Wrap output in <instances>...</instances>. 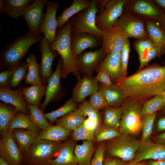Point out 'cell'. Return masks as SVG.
Here are the masks:
<instances>
[{"instance_id": "obj_1", "label": "cell", "mask_w": 165, "mask_h": 165, "mask_svg": "<svg viewBox=\"0 0 165 165\" xmlns=\"http://www.w3.org/2000/svg\"><path fill=\"white\" fill-rule=\"evenodd\" d=\"M138 71L116 83L127 97L141 102L165 90V66L153 64Z\"/></svg>"}, {"instance_id": "obj_2", "label": "cell", "mask_w": 165, "mask_h": 165, "mask_svg": "<svg viewBox=\"0 0 165 165\" xmlns=\"http://www.w3.org/2000/svg\"><path fill=\"white\" fill-rule=\"evenodd\" d=\"M72 28L71 19L56 32L55 41L50 44L51 50L57 51L62 59L61 77L63 78L67 77L71 73L77 75L79 71L76 64V58L73 57L71 49Z\"/></svg>"}, {"instance_id": "obj_3", "label": "cell", "mask_w": 165, "mask_h": 165, "mask_svg": "<svg viewBox=\"0 0 165 165\" xmlns=\"http://www.w3.org/2000/svg\"><path fill=\"white\" fill-rule=\"evenodd\" d=\"M44 37L35 35L30 31L19 36L7 46L2 53L1 57L4 64L10 68L20 64L30 47L34 44L40 42Z\"/></svg>"}, {"instance_id": "obj_4", "label": "cell", "mask_w": 165, "mask_h": 165, "mask_svg": "<svg viewBox=\"0 0 165 165\" xmlns=\"http://www.w3.org/2000/svg\"><path fill=\"white\" fill-rule=\"evenodd\" d=\"M141 102L127 97L121 105L122 115L119 125L121 134L136 135L141 130Z\"/></svg>"}, {"instance_id": "obj_5", "label": "cell", "mask_w": 165, "mask_h": 165, "mask_svg": "<svg viewBox=\"0 0 165 165\" xmlns=\"http://www.w3.org/2000/svg\"><path fill=\"white\" fill-rule=\"evenodd\" d=\"M62 145L59 142L37 138L24 153L23 161L27 165H41L54 159Z\"/></svg>"}, {"instance_id": "obj_6", "label": "cell", "mask_w": 165, "mask_h": 165, "mask_svg": "<svg viewBox=\"0 0 165 165\" xmlns=\"http://www.w3.org/2000/svg\"><path fill=\"white\" fill-rule=\"evenodd\" d=\"M98 11L96 0H92L90 7L77 13L71 19L72 34L90 33L102 40V31L98 29L96 24V14Z\"/></svg>"}, {"instance_id": "obj_7", "label": "cell", "mask_w": 165, "mask_h": 165, "mask_svg": "<svg viewBox=\"0 0 165 165\" xmlns=\"http://www.w3.org/2000/svg\"><path fill=\"white\" fill-rule=\"evenodd\" d=\"M140 143L133 135L121 134L111 140L105 149L111 156L130 161L133 160Z\"/></svg>"}, {"instance_id": "obj_8", "label": "cell", "mask_w": 165, "mask_h": 165, "mask_svg": "<svg viewBox=\"0 0 165 165\" xmlns=\"http://www.w3.org/2000/svg\"><path fill=\"white\" fill-rule=\"evenodd\" d=\"M123 11L161 23L165 14L152 0H126Z\"/></svg>"}, {"instance_id": "obj_9", "label": "cell", "mask_w": 165, "mask_h": 165, "mask_svg": "<svg viewBox=\"0 0 165 165\" xmlns=\"http://www.w3.org/2000/svg\"><path fill=\"white\" fill-rule=\"evenodd\" d=\"M145 22L146 19L123 11L114 24L119 27L128 38L142 39L148 38L145 29Z\"/></svg>"}, {"instance_id": "obj_10", "label": "cell", "mask_w": 165, "mask_h": 165, "mask_svg": "<svg viewBox=\"0 0 165 165\" xmlns=\"http://www.w3.org/2000/svg\"><path fill=\"white\" fill-rule=\"evenodd\" d=\"M0 158L9 165H22L23 156L11 133L0 132Z\"/></svg>"}, {"instance_id": "obj_11", "label": "cell", "mask_w": 165, "mask_h": 165, "mask_svg": "<svg viewBox=\"0 0 165 165\" xmlns=\"http://www.w3.org/2000/svg\"><path fill=\"white\" fill-rule=\"evenodd\" d=\"M126 0H109L101 12L96 15V25L99 30L105 29L113 25L123 12Z\"/></svg>"}, {"instance_id": "obj_12", "label": "cell", "mask_w": 165, "mask_h": 165, "mask_svg": "<svg viewBox=\"0 0 165 165\" xmlns=\"http://www.w3.org/2000/svg\"><path fill=\"white\" fill-rule=\"evenodd\" d=\"M46 0H34L25 9L22 16L26 22L29 31L36 35L40 34V26L44 16L43 10Z\"/></svg>"}, {"instance_id": "obj_13", "label": "cell", "mask_w": 165, "mask_h": 165, "mask_svg": "<svg viewBox=\"0 0 165 165\" xmlns=\"http://www.w3.org/2000/svg\"><path fill=\"white\" fill-rule=\"evenodd\" d=\"M102 32V42L106 54L121 53L126 41L128 38L119 27L114 24Z\"/></svg>"}, {"instance_id": "obj_14", "label": "cell", "mask_w": 165, "mask_h": 165, "mask_svg": "<svg viewBox=\"0 0 165 165\" xmlns=\"http://www.w3.org/2000/svg\"><path fill=\"white\" fill-rule=\"evenodd\" d=\"M106 54L103 44L100 48L94 51L87 52L80 54L76 60L79 71L86 75L90 76L97 65L105 58Z\"/></svg>"}, {"instance_id": "obj_15", "label": "cell", "mask_w": 165, "mask_h": 165, "mask_svg": "<svg viewBox=\"0 0 165 165\" xmlns=\"http://www.w3.org/2000/svg\"><path fill=\"white\" fill-rule=\"evenodd\" d=\"M60 5L57 3L47 1L46 10L40 26V34L43 33L44 37L50 44L56 39L58 23L56 17L57 10Z\"/></svg>"}, {"instance_id": "obj_16", "label": "cell", "mask_w": 165, "mask_h": 165, "mask_svg": "<svg viewBox=\"0 0 165 165\" xmlns=\"http://www.w3.org/2000/svg\"><path fill=\"white\" fill-rule=\"evenodd\" d=\"M149 159L155 160H165V145L149 140L140 142L133 162H139Z\"/></svg>"}, {"instance_id": "obj_17", "label": "cell", "mask_w": 165, "mask_h": 165, "mask_svg": "<svg viewBox=\"0 0 165 165\" xmlns=\"http://www.w3.org/2000/svg\"><path fill=\"white\" fill-rule=\"evenodd\" d=\"M38 47L42 55L39 75L42 83L45 84L53 74L52 66L57 52L51 50L50 43L44 37L40 42Z\"/></svg>"}, {"instance_id": "obj_18", "label": "cell", "mask_w": 165, "mask_h": 165, "mask_svg": "<svg viewBox=\"0 0 165 165\" xmlns=\"http://www.w3.org/2000/svg\"><path fill=\"white\" fill-rule=\"evenodd\" d=\"M71 47L73 57H77L86 49L88 48H100L102 40L94 35L88 33L72 34Z\"/></svg>"}, {"instance_id": "obj_19", "label": "cell", "mask_w": 165, "mask_h": 165, "mask_svg": "<svg viewBox=\"0 0 165 165\" xmlns=\"http://www.w3.org/2000/svg\"><path fill=\"white\" fill-rule=\"evenodd\" d=\"M121 55V53L115 54H107L95 71L97 72L105 71L110 76L111 81L116 83L123 77Z\"/></svg>"}, {"instance_id": "obj_20", "label": "cell", "mask_w": 165, "mask_h": 165, "mask_svg": "<svg viewBox=\"0 0 165 165\" xmlns=\"http://www.w3.org/2000/svg\"><path fill=\"white\" fill-rule=\"evenodd\" d=\"M78 77V82L73 89L72 97L76 103H81L87 97L99 90L100 88L95 78L86 75Z\"/></svg>"}, {"instance_id": "obj_21", "label": "cell", "mask_w": 165, "mask_h": 165, "mask_svg": "<svg viewBox=\"0 0 165 165\" xmlns=\"http://www.w3.org/2000/svg\"><path fill=\"white\" fill-rule=\"evenodd\" d=\"M0 99L5 103L14 106L18 112L27 114L29 112L21 90H12L9 87H0Z\"/></svg>"}, {"instance_id": "obj_22", "label": "cell", "mask_w": 165, "mask_h": 165, "mask_svg": "<svg viewBox=\"0 0 165 165\" xmlns=\"http://www.w3.org/2000/svg\"><path fill=\"white\" fill-rule=\"evenodd\" d=\"M62 61L61 58L58 61L55 71L49 79L46 91V97L41 105V110L43 112L48 104L52 101L57 94L60 88Z\"/></svg>"}, {"instance_id": "obj_23", "label": "cell", "mask_w": 165, "mask_h": 165, "mask_svg": "<svg viewBox=\"0 0 165 165\" xmlns=\"http://www.w3.org/2000/svg\"><path fill=\"white\" fill-rule=\"evenodd\" d=\"M99 90L108 106L119 107L127 97L124 91L116 84L109 86L102 84Z\"/></svg>"}, {"instance_id": "obj_24", "label": "cell", "mask_w": 165, "mask_h": 165, "mask_svg": "<svg viewBox=\"0 0 165 165\" xmlns=\"http://www.w3.org/2000/svg\"><path fill=\"white\" fill-rule=\"evenodd\" d=\"M151 19H146L145 29L148 37L159 50L162 55L165 53V30L161 24Z\"/></svg>"}, {"instance_id": "obj_25", "label": "cell", "mask_w": 165, "mask_h": 165, "mask_svg": "<svg viewBox=\"0 0 165 165\" xmlns=\"http://www.w3.org/2000/svg\"><path fill=\"white\" fill-rule=\"evenodd\" d=\"M75 147L71 142L62 144L56 158L41 165H79L74 152Z\"/></svg>"}, {"instance_id": "obj_26", "label": "cell", "mask_w": 165, "mask_h": 165, "mask_svg": "<svg viewBox=\"0 0 165 165\" xmlns=\"http://www.w3.org/2000/svg\"><path fill=\"white\" fill-rule=\"evenodd\" d=\"M40 132L36 130L16 128L11 133L21 152L24 153L37 138Z\"/></svg>"}, {"instance_id": "obj_27", "label": "cell", "mask_w": 165, "mask_h": 165, "mask_svg": "<svg viewBox=\"0 0 165 165\" xmlns=\"http://www.w3.org/2000/svg\"><path fill=\"white\" fill-rule=\"evenodd\" d=\"M92 1L89 0H74L71 5L64 9L62 13L57 18V28H62L71 17L82 10L89 7Z\"/></svg>"}, {"instance_id": "obj_28", "label": "cell", "mask_w": 165, "mask_h": 165, "mask_svg": "<svg viewBox=\"0 0 165 165\" xmlns=\"http://www.w3.org/2000/svg\"><path fill=\"white\" fill-rule=\"evenodd\" d=\"M71 131L70 130L57 125H50L39 132L37 139L59 142L66 139Z\"/></svg>"}, {"instance_id": "obj_29", "label": "cell", "mask_w": 165, "mask_h": 165, "mask_svg": "<svg viewBox=\"0 0 165 165\" xmlns=\"http://www.w3.org/2000/svg\"><path fill=\"white\" fill-rule=\"evenodd\" d=\"M86 116L79 108H77L57 119L56 125L74 131L83 123Z\"/></svg>"}, {"instance_id": "obj_30", "label": "cell", "mask_w": 165, "mask_h": 165, "mask_svg": "<svg viewBox=\"0 0 165 165\" xmlns=\"http://www.w3.org/2000/svg\"><path fill=\"white\" fill-rule=\"evenodd\" d=\"M46 87V85L42 83L23 87L21 91L28 104L38 106L42 98L45 95Z\"/></svg>"}, {"instance_id": "obj_31", "label": "cell", "mask_w": 165, "mask_h": 165, "mask_svg": "<svg viewBox=\"0 0 165 165\" xmlns=\"http://www.w3.org/2000/svg\"><path fill=\"white\" fill-rule=\"evenodd\" d=\"M93 150L92 141L83 140L82 144L75 145L74 152L79 165H91Z\"/></svg>"}, {"instance_id": "obj_32", "label": "cell", "mask_w": 165, "mask_h": 165, "mask_svg": "<svg viewBox=\"0 0 165 165\" xmlns=\"http://www.w3.org/2000/svg\"><path fill=\"white\" fill-rule=\"evenodd\" d=\"M32 0H7L4 13L16 19L22 16L25 9L34 2Z\"/></svg>"}, {"instance_id": "obj_33", "label": "cell", "mask_w": 165, "mask_h": 165, "mask_svg": "<svg viewBox=\"0 0 165 165\" xmlns=\"http://www.w3.org/2000/svg\"><path fill=\"white\" fill-rule=\"evenodd\" d=\"M24 129L28 130H41L36 127L31 120L29 116L22 112H18L12 119L9 125L7 131L11 133L14 129Z\"/></svg>"}, {"instance_id": "obj_34", "label": "cell", "mask_w": 165, "mask_h": 165, "mask_svg": "<svg viewBox=\"0 0 165 165\" xmlns=\"http://www.w3.org/2000/svg\"><path fill=\"white\" fill-rule=\"evenodd\" d=\"M28 66V72L24 83L34 85L42 83L39 75V64L33 53H30L27 59Z\"/></svg>"}, {"instance_id": "obj_35", "label": "cell", "mask_w": 165, "mask_h": 165, "mask_svg": "<svg viewBox=\"0 0 165 165\" xmlns=\"http://www.w3.org/2000/svg\"><path fill=\"white\" fill-rule=\"evenodd\" d=\"M133 46L139 56L140 66L138 71L144 67V63L149 51L156 47L149 38L145 39H136L134 42Z\"/></svg>"}, {"instance_id": "obj_36", "label": "cell", "mask_w": 165, "mask_h": 165, "mask_svg": "<svg viewBox=\"0 0 165 165\" xmlns=\"http://www.w3.org/2000/svg\"><path fill=\"white\" fill-rule=\"evenodd\" d=\"M163 96L161 94L156 95L150 100L145 101L142 104L141 112V118L146 115L152 114L164 107Z\"/></svg>"}, {"instance_id": "obj_37", "label": "cell", "mask_w": 165, "mask_h": 165, "mask_svg": "<svg viewBox=\"0 0 165 165\" xmlns=\"http://www.w3.org/2000/svg\"><path fill=\"white\" fill-rule=\"evenodd\" d=\"M28 108L30 112L29 116L31 120L41 131L50 126L43 112L38 106L28 104Z\"/></svg>"}, {"instance_id": "obj_38", "label": "cell", "mask_w": 165, "mask_h": 165, "mask_svg": "<svg viewBox=\"0 0 165 165\" xmlns=\"http://www.w3.org/2000/svg\"><path fill=\"white\" fill-rule=\"evenodd\" d=\"M76 109V103L74 102L72 97L59 108L55 111L45 113L44 115L50 123H52L56 121L58 118L61 117Z\"/></svg>"}, {"instance_id": "obj_39", "label": "cell", "mask_w": 165, "mask_h": 165, "mask_svg": "<svg viewBox=\"0 0 165 165\" xmlns=\"http://www.w3.org/2000/svg\"><path fill=\"white\" fill-rule=\"evenodd\" d=\"M121 115V107H107L105 110L104 119V125L116 128L119 126Z\"/></svg>"}, {"instance_id": "obj_40", "label": "cell", "mask_w": 165, "mask_h": 165, "mask_svg": "<svg viewBox=\"0 0 165 165\" xmlns=\"http://www.w3.org/2000/svg\"><path fill=\"white\" fill-rule=\"evenodd\" d=\"M14 107L0 103V131L7 130L10 121L18 112Z\"/></svg>"}, {"instance_id": "obj_41", "label": "cell", "mask_w": 165, "mask_h": 165, "mask_svg": "<svg viewBox=\"0 0 165 165\" xmlns=\"http://www.w3.org/2000/svg\"><path fill=\"white\" fill-rule=\"evenodd\" d=\"M28 70V64L25 62L13 67L9 79V87L14 88L18 86L26 77Z\"/></svg>"}, {"instance_id": "obj_42", "label": "cell", "mask_w": 165, "mask_h": 165, "mask_svg": "<svg viewBox=\"0 0 165 165\" xmlns=\"http://www.w3.org/2000/svg\"><path fill=\"white\" fill-rule=\"evenodd\" d=\"M95 131V138L98 142L111 140L121 135L116 128L105 125L101 126Z\"/></svg>"}, {"instance_id": "obj_43", "label": "cell", "mask_w": 165, "mask_h": 165, "mask_svg": "<svg viewBox=\"0 0 165 165\" xmlns=\"http://www.w3.org/2000/svg\"><path fill=\"white\" fill-rule=\"evenodd\" d=\"M156 115V112H155L144 116L141 118L142 133L140 142H143L148 140L152 133Z\"/></svg>"}, {"instance_id": "obj_44", "label": "cell", "mask_w": 165, "mask_h": 165, "mask_svg": "<svg viewBox=\"0 0 165 165\" xmlns=\"http://www.w3.org/2000/svg\"><path fill=\"white\" fill-rule=\"evenodd\" d=\"M72 133L73 138L76 141H92L95 138L94 132L86 129L82 124L74 131Z\"/></svg>"}, {"instance_id": "obj_45", "label": "cell", "mask_w": 165, "mask_h": 165, "mask_svg": "<svg viewBox=\"0 0 165 165\" xmlns=\"http://www.w3.org/2000/svg\"><path fill=\"white\" fill-rule=\"evenodd\" d=\"M79 108L91 120L100 122L101 118L99 113L91 106L88 101L86 100L83 101L79 105Z\"/></svg>"}, {"instance_id": "obj_46", "label": "cell", "mask_w": 165, "mask_h": 165, "mask_svg": "<svg viewBox=\"0 0 165 165\" xmlns=\"http://www.w3.org/2000/svg\"><path fill=\"white\" fill-rule=\"evenodd\" d=\"M88 102L91 106L97 111L105 109L108 107L99 90L91 95Z\"/></svg>"}, {"instance_id": "obj_47", "label": "cell", "mask_w": 165, "mask_h": 165, "mask_svg": "<svg viewBox=\"0 0 165 165\" xmlns=\"http://www.w3.org/2000/svg\"><path fill=\"white\" fill-rule=\"evenodd\" d=\"M130 42L127 39L126 41L121 52V61L123 77H127L129 53L130 51Z\"/></svg>"}, {"instance_id": "obj_48", "label": "cell", "mask_w": 165, "mask_h": 165, "mask_svg": "<svg viewBox=\"0 0 165 165\" xmlns=\"http://www.w3.org/2000/svg\"><path fill=\"white\" fill-rule=\"evenodd\" d=\"M105 150L104 144L100 145L92 158L91 165H103L104 154Z\"/></svg>"}, {"instance_id": "obj_49", "label": "cell", "mask_w": 165, "mask_h": 165, "mask_svg": "<svg viewBox=\"0 0 165 165\" xmlns=\"http://www.w3.org/2000/svg\"><path fill=\"white\" fill-rule=\"evenodd\" d=\"M98 81L101 83L102 84L106 86H109L113 84L108 74L103 71L97 72V75L94 77Z\"/></svg>"}, {"instance_id": "obj_50", "label": "cell", "mask_w": 165, "mask_h": 165, "mask_svg": "<svg viewBox=\"0 0 165 165\" xmlns=\"http://www.w3.org/2000/svg\"><path fill=\"white\" fill-rule=\"evenodd\" d=\"M13 69V67L0 73V87H9V79Z\"/></svg>"}, {"instance_id": "obj_51", "label": "cell", "mask_w": 165, "mask_h": 165, "mask_svg": "<svg viewBox=\"0 0 165 165\" xmlns=\"http://www.w3.org/2000/svg\"><path fill=\"white\" fill-rule=\"evenodd\" d=\"M99 123V122L92 120L88 118L85 119L82 124L87 130L94 132L97 129Z\"/></svg>"}, {"instance_id": "obj_52", "label": "cell", "mask_w": 165, "mask_h": 165, "mask_svg": "<svg viewBox=\"0 0 165 165\" xmlns=\"http://www.w3.org/2000/svg\"><path fill=\"white\" fill-rule=\"evenodd\" d=\"M103 165H123L119 160L111 157H106L104 159Z\"/></svg>"}, {"instance_id": "obj_53", "label": "cell", "mask_w": 165, "mask_h": 165, "mask_svg": "<svg viewBox=\"0 0 165 165\" xmlns=\"http://www.w3.org/2000/svg\"><path fill=\"white\" fill-rule=\"evenodd\" d=\"M153 140L156 143L165 145V132L155 136Z\"/></svg>"}, {"instance_id": "obj_54", "label": "cell", "mask_w": 165, "mask_h": 165, "mask_svg": "<svg viewBox=\"0 0 165 165\" xmlns=\"http://www.w3.org/2000/svg\"><path fill=\"white\" fill-rule=\"evenodd\" d=\"M157 130L158 131H165V117L160 118L158 121Z\"/></svg>"}, {"instance_id": "obj_55", "label": "cell", "mask_w": 165, "mask_h": 165, "mask_svg": "<svg viewBox=\"0 0 165 165\" xmlns=\"http://www.w3.org/2000/svg\"><path fill=\"white\" fill-rule=\"evenodd\" d=\"M98 8V13H100L104 9L105 6L109 0H96Z\"/></svg>"}, {"instance_id": "obj_56", "label": "cell", "mask_w": 165, "mask_h": 165, "mask_svg": "<svg viewBox=\"0 0 165 165\" xmlns=\"http://www.w3.org/2000/svg\"><path fill=\"white\" fill-rule=\"evenodd\" d=\"M152 1L161 9L165 14V0H152Z\"/></svg>"}, {"instance_id": "obj_57", "label": "cell", "mask_w": 165, "mask_h": 165, "mask_svg": "<svg viewBox=\"0 0 165 165\" xmlns=\"http://www.w3.org/2000/svg\"><path fill=\"white\" fill-rule=\"evenodd\" d=\"M148 165H165V160H153L147 162Z\"/></svg>"}, {"instance_id": "obj_58", "label": "cell", "mask_w": 165, "mask_h": 165, "mask_svg": "<svg viewBox=\"0 0 165 165\" xmlns=\"http://www.w3.org/2000/svg\"><path fill=\"white\" fill-rule=\"evenodd\" d=\"M6 0L0 1V12L1 13H4L6 8Z\"/></svg>"}, {"instance_id": "obj_59", "label": "cell", "mask_w": 165, "mask_h": 165, "mask_svg": "<svg viewBox=\"0 0 165 165\" xmlns=\"http://www.w3.org/2000/svg\"><path fill=\"white\" fill-rule=\"evenodd\" d=\"M128 165H148L147 164L145 163L144 162H132L131 163Z\"/></svg>"}, {"instance_id": "obj_60", "label": "cell", "mask_w": 165, "mask_h": 165, "mask_svg": "<svg viewBox=\"0 0 165 165\" xmlns=\"http://www.w3.org/2000/svg\"><path fill=\"white\" fill-rule=\"evenodd\" d=\"M160 24L163 28L165 30V16Z\"/></svg>"}, {"instance_id": "obj_61", "label": "cell", "mask_w": 165, "mask_h": 165, "mask_svg": "<svg viewBox=\"0 0 165 165\" xmlns=\"http://www.w3.org/2000/svg\"><path fill=\"white\" fill-rule=\"evenodd\" d=\"M0 165H9L3 160L0 158Z\"/></svg>"}, {"instance_id": "obj_62", "label": "cell", "mask_w": 165, "mask_h": 165, "mask_svg": "<svg viewBox=\"0 0 165 165\" xmlns=\"http://www.w3.org/2000/svg\"><path fill=\"white\" fill-rule=\"evenodd\" d=\"M160 94H161L163 97L164 101V107H165V90L163 91Z\"/></svg>"}]
</instances>
